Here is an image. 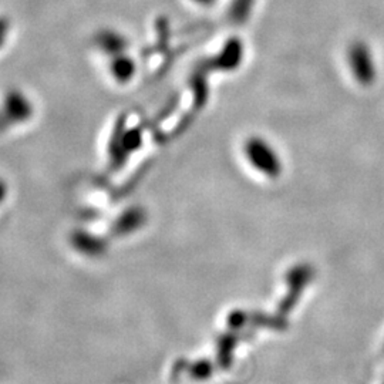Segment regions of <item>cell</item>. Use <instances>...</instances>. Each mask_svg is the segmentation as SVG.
Listing matches in <instances>:
<instances>
[{"instance_id":"obj_2","label":"cell","mask_w":384,"mask_h":384,"mask_svg":"<svg viewBox=\"0 0 384 384\" xmlns=\"http://www.w3.org/2000/svg\"><path fill=\"white\" fill-rule=\"evenodd\" d=\"M349 59H350L351 71L354 77L359 80V83L365 86L372 85L376 73H374V64L369 49L362 43L351 46Z\"/></svg>"},{"instance_id":"obj_3","label":"cell","mask_w":384,"mask_h":384,"mask_svg":"<svg viewBox=\"0 0 384 384\" xmlns=\"http://www.w3.org/2000/svg\"><path fill=\"white\" fill-rule=\"evenodd\" d=\"M312 278V270L306 266H299L296 269H293L289 275V283H290V290L289 295L285 297V300L282 302L281 305V312H289V309L295 305L297 295L304 289V286L309 282V279Z\"/></svg>"},{"instance_id":"obj_4","label":"cell","mask_w":384,"mask_h":384,"mask_svg":"<svg viewBox=\"0 0 384 384\" xmlns=\"http://www.w3.org/2000/svg\"><path fill=\"white\" fill-rule=\"evenodd\" d=\"M222 343L224 344H221V360H222V365L227 367L232 362V349L235 347L236 338L232 335H228L222 339Z\"/></svg>"},{"instance_id":"obj_1","label":"cell","mask_w":384,"mask_h":384,"mask_svg":"<svg viewBox=\"0 0 384 384\" xmlns=\"http://www.w3.org/2000/svg\"><path fill=\"white\" fill-rule=\"evenodd\" d=\"M245 150L246 157H248V159L258 171L263 173V175L269 178L279 177L282 171L281 159L268 143L262 141L261 139H251L246 143Z\"/></svg>"}]
</instances>
